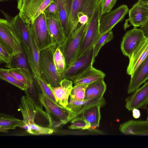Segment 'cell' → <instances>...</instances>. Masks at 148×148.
<instances>
[{
	"label": "cell",
	"mask_w": 148,
	"mask_h": 148,
	"mask_svg": "<svg viewBox=\"0 0 148 148\" xmlns=\"http://www.w3.org/2000/svg\"><path fill=\"white\" fill-rule=\"evenodd\" d=\"M7 20L19 38L32 71L38 72L40 51L36 46L30 24L24 21L18 15L10 16Z\"/></svg>",
	"instance_id": "6da1fadb"
},
{
	"label": "cell",
	"mask_w": 148,
	"mask_h": 148,
	"mask_svg": "<svg viewBox=\"0 0 148 148\" xmlns=\"http://www.w3.org/2000/svg\"><path fill=\"white\" fill-rule=\"evenodd\" d=\"M18 110L22 114L25 125L36 124L51 128L46 112L44 111L42 107L29 95H26L21 97Z\"/></svg>",
	"instance_id": "7a4b0ae2"
},
{
	"label": "cell",
	"mask_w": 148,
	"mask_h": 148,
	"mask_svg": "<svg viewBox=\"0 0 148 148\" xmlns=\"http://www.w3.org/2000/svg\"><path fill=\"white\" fill-rule=\"evenodd\" d=\"M101 1L102 0H99L85 24L84 33L77 58L93 48L101 34L99 23L101 16Z\"/></svg>",
	"instance_id": "3957f363"
},
{
	"label": "cell",
	"mask_w": 148,
	"mask_h": 148,
	"mask_svg": "<svg viewBox=\"0 0 148 148\" xmlns=\"http://www.w3.org/2000/svg\"><path fill=\"white\" fill-rule=\"evenodd\" d=\"M57 46L54 44L40 52L39 69L41 78L53 87L60 86L62 79L59 75L53 60V56Z\"/></svg>",
	"instance_id": "277c9868"
},
{
	"label": "cell",
	"mask_w": 148,
	"mask_h": 148,
	"mask_svg": "<svg viewBox=\"0 0 148 148\" xmlns=\"http://www.w3.org/2000/svg\"><path fill=\"white\" fill-rule=\"evenodd\" d=\"M39 99L49 116L51 128L53 126L58 127L61 126L58 122L57 119L64 125L77 116L74 113L42 93L39 94Z\"/></svg>",
	"instance_id": "5b68a950"
},
{
	"label": "cell",
	"mask_w": 148,
	"mask_h": 148,
	"mask_svg": "<svg viewBox=\"0 0 148 148\" xmlns=\"http://www.w3.org/2000/svg\"><path fill=\"white\" fill-rule=\"evenodd\" d=\"M85 25L79 23L72 34L59 47L65 59L66 69L77 58L85 30Z\"/></svg>",
	"instance_id": "8992f818"
},
{
	"label": "cell",
	"mask_w": 148,
	"mask_h": 148,
	"mask_svg": "<svg viewBox=\"0 0 148 148\" xmlns=\"http://www.w3.org/2000/svg\"><path fill=\"white\" fill-rule=\"evenodd\" d=\"M35 43L40 52L54 45L43 12L30 24Z\"/></svg>",
	"instance_id": "52a82bcc"
},
{
	"label": "cell",
	"mask_w": 148,
	"mask_h": 148,
	"mask_svg": "<svg viewBox=\"0 0 148 148\" xmlns=\"http://www.w3.org/2000/svg\"><path fill=\"white\" fill-rule=\"evenodd\" d=\"M0 44L11 56L23 52L19 38L10 23L6 19H0Z\"/></svg>",
	"instance_id": "ba28073f"
},
{
	"label": "cell",
	"mask_w": 148,
	"mask_h": 148,
	"mask_svg": "<svg viewBox=\"0 0 148 148\" xmlns=\"http://www.w3.org/2000/svg\"><path fill=\"white\" fill-rule=\"evenodd\" d=\"M53 0H18V15L24 21L31 24Z\"/></svg>",
	"instance_id": "9c48e42d"
},
{
	"label": "cell",
	"mask_w": 148,
	"mask_h": 148,
	"mask_svg": "<svg viewBox=\"0 0 148 148\" xmlns=\"http://www.w3.org/2000/svg\"><path fill=\"white\" fill-rule=\"evenodd\" d=\"M99 0H66L69 11V29L66 38L74 32L79 23L77 14L81 10L88 12L92 10Z\"/></svg>",
	"instance_id": "30bf717a"
},
{
	"label": "cell",
	"mask_w": 148,
	"mask_h": 148,
	"mask_svg": "<svg viewBox=\"0 0 148 148\" xmlns=\"http://www.w3.org/2000/svg\"><path fill=\"white\" fill-rule=\"evenodd\" d=\"M94 47L78 58L65 70L63 79L71 80L93 66L95 61Z\"/></svg>",
	"instance_id": "8fae6325"
},
{
	"label": "cell",
	"mask_w": 148,
	"mask_h": 148,
	"mask_svg": "<svg viewBox=\"0 0 148 148\" xmlns=\"http://www.w3.org/2000/svg\"><path fill=\"white\" fill-rule=\"evenodd\" d=\"M128 11L127 6L123 4L102 15L99 23L101 34L111 30L117 24L123 20Z\"/></svg>",
	"instance_id": "7c38bea8"
},
{
	"label": "cell",
	"mask_w": 148,
	"mask_h": 148,
	"mask_svg": "<svg viewBox=\"0 0 148 148\" xmlns=\"http://www.w3.org/2000/svg\"><path fill=\"white\" fill-rule=\"evenodd\" d=\"M145 36L144 33L140 29L134 27L127 31L121 44L123 55L129 58Z\"/></svg>",
	"instance_id": "4fadbf2b"
},
{
	"label": "cell",
	"mask_w": 148,
	"mask_h": 148,
	"mask_svg": "<svg viewBox=\"0 0 148 148\" xmlns=\"http://www.w3.org/2000/svg\"><path fill=\"white\" fill-rule=\"evenodd\" d=\"M148 55V36H145L129 58L127 74L131 76Z\"/></svg>",
	"instance_id": "5bb4252c"
},
{
	"label": "cell",
	"mask_w": 148,
	"mask_h": 148,
	"mask_svg": "<svg viewBox=\"0 0 148 148\" xmlns=\"http://www.w3.org/2000/svg\"><path fill=\"white\" fill-rule=\"evenodd\" d=\"M125 101V107L129 111L135 108L146 109L148 103V82L134 92Z\"/></svg>",
	"instance_id": "9a60e30c"
},
{
	"label": "cell",
	"mask_w": 148,
	"mask_h": 148,
	"mask_svg": "<svg viewBox=\"0 0 148 148\" xmlns=\"http://www.w3.org/2000/svg\"><path fill=\"white\" fill-rule=\"evenodd\" d=\"M129 20L134 28L140 27L148 19V3L138 1L129 11Z\"/></svg>",
	"instance_id": "2e32d148"
},
{
	"label": "cell",
	"mask_w": 148,
	"mask_h": 148,
	"mask_svg": "<svg viewBox=\"0 0 148 148\" xmlns=\"http://www.w3.org/2000/svg\"><path fill=\"white\" fill-rule=\"evenodd\" d=\"M148 79V55L139 66L131 79L127 89V93H133Z\"/></svg>",
	"instance_id": "e0dca14e"
},
{
	"label": "cell",
	"mask_w": 148,
	"mask_h": 148,
	"mask_svg": "<svg viewBox=\"0 0 148 148\" xmlns=\"http://www.w3.org/2000/svg\"><path fill=\"white\" fill-rule=\"evenodd\" d=\"M68 104L66 108L71 111L77 116L82 114L88 108L96 105H99L101 107L104 106L106 101L103 97L91 99L79 100L70 97Z\"/></svg>",
	"instance_id": "ac0fdd59"
},
{
	"label": "cell",
	"mask_w": 148,
	"mask_h": 148,
	"mask_svg": "<svg viewBox=\"0 0 148 148\" xmlns=\"http://www.w3.org/2000/svg\"><path fill=\"white\" fill-rule=\"evenodd\" d=\"M73 84L72 81L63 79L59 86L53 87L47 84L53 92L56 102L66 108L68 104L69 98L73 87Z\"/></svg>",
	"instance_id": "d6986e66"
},
{
	"label": "cell",
	"mask_w": 148,
	"mask_h": 148,
	"mask_svg": "<svg viewBox=\"0 0 148 148\" xmlns=\"http://www.w3.org/2000/svg\"><path fill=\"white\" fill-rule=\"evenodd\" d=\"M119 130L126 135H148V121L130 120L121 124Z\"/></svg>",
	"instance_id": "ffe728a7"
},
{
	"label": "cell",
	"mask_w": 148,
	"mask_h": 148,
	"mask_svg": "<svg viewBox=\"0 0 148 148\" xmlns=\"http://www.w3.org/2000/svg\"><path fill=\"white\" fill-rule=\"evenodd\" d=\"M105 76L103 72L96 69L92 66L71 80L75 85H88L100 79H104Z\"/></svg>",
	"instance_id": "44dd1931"
},
{
	"label": "cell",
	"mask_w": 148,
	"mask_h": 148,
	"mask_svg": "<svg viewBox=\"0 0 148 148\" xmlns=\"http://www.w3.org/2000/svg\"><path fill=\"white\" fill-rule=\"evenodd\" d=\"M51 36L54 44L60 47L65 42L66 38L62 29L59 19L46 18Z\"/></svg>",
	"instance_id": "7402d4cb"
},
{
	"label": "cell",
	"mask_w": 148,
	"mask_h": 148,
	"mask_svg": "<svg viewBox=\"0 0 148 148\" xmlns=\"http://www.w3.org/2000/svg\"><path fill=\"white\" fill-rule=\"evenodd\" d=\"M106 89V85L103 79L90 84L86 88L84 99L102 98Z\"/></svg>",
	"instance_id": "603a6c76"
},
{
	"label": "cell",
	"mask_w": 148,
	"mask_h": 148,
	"mask_svg": "<svg viewBox=\"0 0 148 148\" xmlns=\"http://www.w3.org/2000/svg\"><path fill=\"white\" fill-rule=\"evenodd\" d=\"M25 125L23 120L5 114H0V132H7L9 130L14 129L17 127L22 128Z\"/></svg>",
	"instance_id": "cb8c5ba5"
},
{
	"label": "cell",
	"mask_w": 148,
	"mask_h": 148,
	"mask_svg": "<svg viewBox=\"0 0 148 148\" xmlns=\"http://www.w3.org/2000/svg\"><path fill=\"white\" fill-rule=\"evenodd\" d=\"M53 1L58 6L59 19L66 38L69 29V11L66 0H53Z\"/></svg>",
	"instance_id": "d4e9b609"
},
{
	"label": "cell",
	"mask_w": 148,
	"mask_h": 148,
	"mask_svg": "<svg viewBox=\"0 0 148 148\" xmlns=\"http://www.w3.org/2000/svg\"><path fill=\"white\" fill-rule=\"evenodd\" d=\"M101 107L99 105L94 106L86 109L82 114V116L90 124L91 129H94L99 126Z\"/></svg>",
	"instance_id": "484cf974"
},
{
	"label": "cell",
	"mask_w": 148,
	"mask_h": 148,
	"mask_svg": "<svg viewBox=\"0 0 148 148\" xmlns=\"http://www.w3.org/2000/svg\"><path fill=\"white\" fill-rule=\"evenodd\" d=\"M8 70L9 74L28 87L34 82L32 73L29 70L22 69H8Z\"/></svg>",
	"instance_id": "4316f807"
},
{
	"label": "cell",
	"mask_w": 148,
	"mask_h": 148,
	"mask_svg": "<svg viewBox=\"0 0 148 148\" xmlns=\"http://www.w3.org/2000/svg\"><path fill=\"white\" fill-rule=\"evenodd\" d=\"M29 66L25 54L23 51L11 57L10 62L5 67L9 69H22L29 70Z\"/></svg>",
	"instance_id": "83f0119b"
},
{
	"label": "cell",
	"mask_w": 148,
	"mask_h": 148,
	"mask_svg": "<svg viewBox=\"0 0 148 148\" xmlns=\"http://www.w3.org/2000/svg\"><path fill=\"white\" fill-rule=\"evenodd\" d=\"M53 60L57 71L63 79L66 69V61L62 52L58 47L54 54Z\"/></svg>",
	"instance_id": "f1b7e54d"
},
{
	"label": "cell",
	"mask_w": 148,
	"mask_h": 148,
	"mask_svg": "<svg viewBox=\"0 0 148 148\" xmlns=\"http://www.w3.org/2000/svg\"><path fill=\"white\" fill-rule=\"evenodd\" d=\"M22 128L28 133L34 135L50 134L54 132L52 128L41 126L36 124L25 125Z\"/></svg>",
	"instance_id": "f546056e"
},
{
	"label": "cell",
	"mask_w": 148,
	"mask_h": 148,
	"mask_svg": "<svg viewBox=\"0 0 148 148\" xmlns=\"http://www.w3.org/2000/svg\"><path fill=\"white\" fill-rule=\"evenodd\" d=\"M0 78L18 88L22 90L25 91L28 87L20 82L9 74L8 69L1 68L0 69Z\"/></svg>",
	"instance_id": "4dcf8cb0"
},
{
	"label": "cell",
	"mask_w": 148,
	"mask_h": 148,
	"mask_svg": "<svg viewBox=\"0 0 148 148\" xmlns=\"http://www.w3.org/2000/svg\"><path fill=\"white\" fill-rule=\"evenodd\" d=\"M34 78L36 85L40 92L45 95L57 103L53 92L47 84L41 77Z\"/></svg>",
	"instance_id": "1f68e13d"
},
{
	"label": "cell",
	"mask_w": 148,
	"mask_h": 148,
	"mask_svg": "<svg viewBox=\"0 0 148 148\" xmlns=\"http://www.w3.org/2000/svg\"><path fill=\"white\" fill-rule=\"evenodd\" d=\"M114 35L112 30L101 34L94 47L95 57L97 56L101 48L105 44L111 41Z\"/></svg>",
	"instance_id": "d6a6232c"
},
{
	"label": "cell",
	"mask_w": 148,
	"mask_h": 148,
	"mask_svg": "<svg viewBox=\"0 0 148 148\" xmlns=\"http://www.w3.org/2000/svg\"><path fill=\"white\" fill-rule=\"evenodd\" d=\"M88 85H75L72 90L70 97L75 99H84L86 90Z\"/></svg>",
	"instance_id": "836d02e7"
},
{
	"label": "cell",
	"mask_w": 148,
	"mask_h": 148,
	"mask_svg": "<svg viewBox=\"0 0 148 148\" xmlns=\"http://www.w3.org/2000/svg\"><path fill=\"white\" fill-rule=\"evenodd\" d=\"M71 122V125L69 127L70 129L85 130L91 128L90 124L82 116L80 117L76 116Z\"/></svg>",
	"instance_id": "e575fe53"
},
{
	"label": "cell",
	"mask_w": 148,
	"mask_h": 148,
	"mask_svg": "<svg viewBox=\"0 0 148 148\" xmlns=\"http://www.w3.org/2000/svg\"><path fill=\"white\" fill-rule=\"evenodd\" d=\"M43 12L46 18L59 19L58 8L56 3L53 1L47 7Z\"/></svg>",
	"instance_id": "d590c367"
},
{
	"label": "cell",
	"mask_w": 148,
	"mask_h": 148,
	"mask_svg": "<svg viewBox=\"0 0 148 148\" xmlns=\"http://www.w3.org/2000/svg\"><path fill=\"white\" fill-rule=\"evenodd\" d=\"M117 0H102L101 16L111 11Z\"/></svg>",
	"instance_id": "8d00e7d4"
},
{
	"label": "cell",
	"mask_w": 148,
	"mask_h": 148,
	"mask_svg": "<svg viewBox=\"0 0 148 148\" xmlns=\"http://www.w3.org/2000/svg\"><path fill=\"white\" fill-rule=\"evenodd\" d=\"M11 56L3 47L0 44V62L1 63L8 64L10 62Z\"/></svg>",
	"instance_id": "74e56055"
},
{
	"label": "cell",
	"mask_w": 148,
	"mask_h": 148,
	"mask_svg": "<svg viewBox=\"0 0 148 148\" xmlns=\"http://www.w3.org/2000/svg\"><path fill=\"white\" fill-rule=\"evenodd\" d=\"M79 23L82 25H85L88 19V17L86 14L82 12H79L77 15Z\"/></svg>",
	"instance_id": "f35d334b"
},
{
	"label": "cell",
	"mask_w": 148,
	"mask_h": 148,
	"mask_svg": "<svg viewBox=\"0 0 148 148\" xmlns=\"http://www.w3.org/2000/svg\"><path fill=\"white\" fill-rule=\"evenodd\" d=\"M140 29L143 31L145 36H148V19L144 24L140 26Z\"/></svg>",
	"instance_id": "ab89813d"
},
{
	"label": "cell",
	"mask_w": 148,
	"mask_h": 148,
	"mask_svg": "<svg viewBox=\"0 0 148 148\" xmlns=\"http://www.w3.org/2000/svg\"><path fill=\"white\" fill-rule=\"evenodd\" d=\"M133 116L135 119H138L140 116L141 114L140 110L137 108L132 110Z\"/></svg>",
	"instance_id": "60d3db41"
},
{
	"label": "cell",
	"mask_w": 148,
	"mask_h": 148,
	"mask_svg": "<svg viewBox=\"0 0 148 148\" xmlns=\"http://www.w3.org/2000/svg\"><path fill=\"white\" fill-rule=\"evenodd\" d=\"M138 1H140L145 3H148V0H138Z\"/></svg>",
	"instance_id": "b9f144b4"
},
{
	"label": "cell",
	"mask_w": 148,
	"mask_h": 148,
	"mask_svg": "<svg viewBox=\"0 0 148 148\" xmlns=\"http://www.w3.org/2000/svg\"><path fill=\"white\" fill-rule=\"evenodd\" d=\"M8 0H0V1L1 2V1H8Z\"/></svg>",
	"instance_id": "7bdbcfd3"
},
{
	"label": "cell",
	"mask_w": 148,
	"mask_h": 148,
	"mask_svg": "<svg viewBox=\"0 0 148 148\" xmlns=\"http://www.w3.org/2000/svg\"><path fill=\"white\" fill-rule=\"evenodd\" d=\"M147 120L148 121V117H147Z\"/></svg>",
	"instance_id": "ee69618b"
},
{
	"label": "cell",
	"mask_w": 148,
	"mask_h": 148,
	"mask_svg": "<svg viewBox=\"0 0 148 148\" xmlns=\"http://www.w3.org/2000/svg\"></svg>",
	"instance_id": "f6af8a7d"
}]
</instances>
